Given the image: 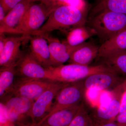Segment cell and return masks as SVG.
<instances>
[{"label":"cell","instance_id":"30bf717a","mask_svg":"<svg viewBox=\"0 0 126 126\" xmlns=\"http://www.w3.org/2000/svg\"><path fill=\"white\" fill-rule=\"evenodd\" d=\"M117 73L102 72L92 75L83 79L86 91L94 89L97 90H115L126 81Z\"/></svg>","mask_w":126,"mask_h":126},{"label":"cell","instance_id":"7402d4cb","mask_svg":"<svg viewBox=\"0 0 126 126\" xmlns=\"http://www.w3.org/2000/svg\"><path fill=\"white\" fill-rule=\"evenodd\" d=\"M94 122L82 103L69 126H93Z\"/></svg>","mask_w":126,"mask_h":126},{"label":"cell","instance_id":"8fae6325","mask_svg":"<svg viewBox=\"0 0 126 126\" xmlns=\"http://www.w3.org/2000/svg\"><path fill=\"white\" fill-rule=\"evenodd\" d=\"M40 36L44 37L48 42L53 67L63 65L68 61L72 53L84 43L76 46H71L66 41L61 43L58 39L50 36L48 33Z\"/></svg>","mask_w":126,"mask_h":126},{"label":"cell","instance_id":"52a82bcc","mask_svg":"<svg viewBox=\"0 0 126 126\" xmlns=\"http://www.w3.org/2000/svg\"><path fill=\"white\" fill-rule=\"evenodd\" d=\"M55 82L46 79L19 77L15 79L10 92L6 96L22 97L34 101Z\"/></svg>","mask_w":126,"mask_h":126},{"label":"cell","instance_id":"ac0fdd59","mask_svg":"<svg viewBox=\"0 0 126 126\" xmlns=\"http://www.w3.org/2000/svg\"><path fill=\"white\" fill-rule=\"evenodd\" d=\"M126 49V30L103 43L99 47L97 58H102Z\"/></svg>","mask_w":126,"mask_h":126},{"label":"cell","instance_id":"9a60e30c","mask_svg":"<svg viewBox=\"0 0 126 126\" xmlns=\"http://www.w3.org/2000/svg\"><path fill=\"white\" fill-rule=\"evenodd\" d=\"M82 104L59 110L34 126H69Z\"/></svg>","mask_w":126,"mask_h":126},{"label":"cell","instance_id":"7c38bea8","mask_svg":"<svg viewBox=\"0 0 126 126\" xmlns=\"http://www.w3.org/2000/svg\"><path fill=\"white\" fill-rule=\"evenodd\" d=\"M31 37V35H22L8 37L4 48L0 53V67L16 65L23 55L20 48L21 44Z\"/></svg>","mask_w":126,"mask_h":126},{"label":"cell","instance_id":"d6986e66","mask_svg":"<svg viewBox=\"0 0 126 126\" xmlns=\"http://www.w3.org/2000/svg\"><path fill=\"white\" fill-rule=\"evenodd\" d=\"M99 59L103 64L107 65L118 74L126 75V49Z\"/></svg>","mask_w":126,"mask_h":126},{"label":"cell","instance_id":"f546056e","mask_svg":"<svg viewBox=\"0 0 126 126\" xmlns=\"http://www.w3.org/2000/svg\"><path fill=\"white\" fill-rule=\"evenodd\" d=\"M5 33L0 34V53L4 49L8 37H6Z\"/></svg>","mask_w":126,"mask_h":126},{"label":"cell","instance_id":"e0dca14e","mask_svg":"<svg viewBox=\"0 0 126 126\" xmlns=\"http://www.w3.org/2000/svg\"><path fill=\"white\" fill-rule=\"evenodd\" d=\"M99 48L93 43L84 42L72 53L68 62L69 64L88 66L97 57Z\"/></svg>","mask_w":126,"mask_h":126},{"label":"cell","instance_id":"277c9868","mask_svg":"<svg viewBox=\"0 0 126 126\" xmlns=\"http://www.w3.org/2000/svg\"><path fill=\"white\" fill-rule=\"evenodd\" d=\"M51 13L43 2L31 3L18 25L8 33L33 35L43 26Z\"/></svg>","mask_w":126,"mask_h":126},{"label":"cell","instance_id":"7a4b0ae2","mask_svg":"<svg viewBox=\"0 0 126 126\" xmlns=\"http://www.w3.org/2000/svg\"><path fill=\"white\" fill-rule=\"evenodd\" d=\"M91 29L103 43L126 30V14L103 11L90 22Z\"/></svg>","mask_w":126,"mask_h":126},{"label":"cell","instance_id":"3957f363","mask_svg":"<svg viewBox=\"0 0 126 126\" xmlns=\"http://www.w3.org/2000/svg\"><path fill=\"white\" fill-rule=\"evenodd\" d=\"M48 68L55 78L56 81L65 83H71L83 80L90 75L100 72L116 73L103 64L94 66L69 64L57 67L52 66Z\"/></svg>","mask_w":126,"mask_h":126},{"label":"cell","instance_id":"ba28073f","mask_svg":"<svg viewBox=\"0 0 126 126\" xmlns=\"http://www.w3.org/2000/svg\"><path fill=\"white\" fill-rule=\"evenodd\" d=\"M68 83L55 82L34 101L30 113L32 126L39 122L48 113L56 94Z\"/></svg>","mask_w":126,"mask_h":126},{"label":"cell","instance_id":"4dcf8cb0","mask_svg":"<svg viewBox=\"0 0 126 126\" xmlns=\"http://www.w3.org/2000/svg\"><path fill=\"white\" fill-rule=\"evenodd\" d=\"M93 126H120L115 121L107 122L97 123L94 122Z\"/></svg>","mask_w":126,"mask_h":126},{"label":"cell","instance_id":"8992f818","mask_svg":"<svg viewBox=\"0 0 126 126\" xmlns=\"http://www.w3.org/2000/svg\"><path fill=\"white\" fill-rule=\"evenodd\" d=\"M86 92L83 79L68 83L59 91L49 112L41 121L59 110L81 104Z\"/></svg>","mask_w":126,"mask_h":126},{"label":"cell","instance_id":"6da1fadb","mask_svg":"<svg viewBox=\"0 0 126 126\" xmlns=\"http://www.w3.org/2000/svg\"><path fill=\"white\" fill-rule=\"evenodd\" d=\"M87 21V13L82 10L69 5L61 6L49 15L47 20L33 35H41L55 30H72L84 26Z\"/></svg>","mask_w":126,"mask_h":126},{"label":"cell","instance_id":"f1b7e54d","mask_svg":"<svg viewBox=\"0 0 126 126\" xmlns=\"http://www.w3.org/2000/svg\"><path fill=\"white\" fill-rule=\"evenodd\" d=\"M126 110V88L122 95L121 99L120 112H121Z\"/></svg>","mask_w":126,"mask_h":126},{"label":"cell","instance_id":"4fadbf2b","mask_svg":"<svg viewBox=\"0 0 126 126\" xmlns=\"http://www.w3.org/2000/svg\"><path fill=\"white\" fill-rule=\"evenodd\" d=\"M124 90L115 92V97L105 107H99L90 115L94 122L97 123L115 121L120 112L121 99Z\"/></svg>","mask_w":126,"mask_h":126},{"label":"cell","instance_id":"44dd1931","mask_svg":"<svg viewBox=\"0 0 126 126\" xmlns=\"http://www.w3.org/2000/svg\"><path fill=\"white\" fill-rule=\"evenodd\" d=\"M93 34L92 29L89 30L84 26L75 27L68 32L65 41L71 46H76L84 43Z\"/></svg>","mask_w":126,"mask_h":126},{"label":"cell","instance_id":"603a6c76","mask_svg":"<svg viewBox=\"0 0 126 126\" xmlns=\"http://www.w3.org/2000/svg\"><path fill=\"white\" fill-rule=\"evenodd\" d=\"M102 10L126 14V0H102Z\"/></svg>","mask_w":126,"mask_h":126},{"label":"cell","instance_id":"5b68a950","mask_svg":"<svg viewBox=\"0 0 126 126\" xmlns=\"http://www.w3.org/2000/svg\"><path fill=\"white\" fill-rule=\"evenodd\" d=\"M7 117L16 126H32L30 113L34 101L9 95L1 99Z\"/></svg>","mask_w":126,"mask_h":126},{"label":"cell","instance_id":"5bb4252c","mask_svg":"<svg viewBox=\"0 0 126 126\" xmlns=\"http://www.w3.org/2000/svg\"><path fill=\"white\" fill-rule=\"evenodd\" d=\"M30 38V53L38 62L45 68L52 67L50 53L47 40L40 35Z\"/></svg>","mask_w":126,"mask_h":126},{"label":"cell","instance_id":"9c48e42d","mask_svg":"<svg viewBox=\"0 0 126 126\" xmlns=\"http://www.w3.org/2000/svg\"><path fill=\"white\" fill-rule=\"evenodd\" d=\"M16 75L20 78L40 79L57 82L48 68L41 65L31 53L21 56L16 66Z\"/></svg>","mask_w":126,"mask_h":126},{"label":"cell","instance_id":"4316f807","mask_svg":"<svg viewBox=\"0 0 126 126\" xmlns=\"http://www.w3.org/2000/svg\"><path fill=\"white\" fill-rule=\"evenodd\" d=\"M65 5L70 6L80 10H84L83 0H69Z\"/></svg>","mask_w":126,"mask_h":126},{"label":"cell","instance_id":"ffe728a7","mask_svg":"<svg viewBox=\"0 0 126 126\" xmlns=\"http://www.w3.org/2000/svg\"><path fill=\"white\" fill-rule=\"evenodd\" d=\"M16 65L0 67V97L2 99L9 94L14 84L16 73Z\"/></svg>","mask_w":126,"mask_h":126},{"label":"cell","instance_id":"484cf974","mask_svg":"<svg viewBox=\"0 0 126 126\" xmlns=\"http://www.w3.org/2000/svg\"><path fill=\"white\" fill-rule=\"evenodd\" d=\"M22 0H0V5L2 6L7 14Z\"/></svg>","mask_w":126,"mask_h":126},{"label":"cell","instance_id":"cb8c5ba5","mask_svg":"<svg viewBox=\"0 0 126 126\" xmlns=\"http://www.w3.org/2000/svg\"><path fill=\"white\" fill-rule=\"evenodd\" d=\"M69 0H47L42 1L46 7L52 12L56 8L61 6L64 5Z\"/></svg>","mask_w":126,"mask_h":126},{"label":"cell","instance_id":"d6a6232c","mask_svg":"<svg viewBox=\"0 0 126 126\" xmlns=\"http://www.w3.org/2000/svg\"><path fill=\"white\" fill-rule=\"evenodd\" d=\"M46 0H29V1L31 3H33V2L37 1H41L42 2V1H44Z\"/></svg>","mask_w":126,"mask_h":126},{"label":"cell","instance_id":"1f68e13d","mask_svg":"<svg viewBox=\"0 0 126 126\" xmlns=\"http://www.w3.org/2000/svg\"><path fill=\"white\" fill-rule=\"evenodd\" d=\"M6 12L1 5H0V24L2 23L5 17Z\"/></svg>","mask_w":126,"mask_h":126},{"label":"cell","instance_id":"83f0119b","mask_svg":"<svg viewBox=\"0 0 126 126\" xmlns=\"http://www.w3.org/2000/svg\"><path fill=\"white\" fill-rule=\"evenodd\" d=\"M120 126H126V110L119 113L115 120Z\"/></svg>","mask_w":126,"mask_h":126},{"label":"cell","instance_id":"2e32d148","mask_svg":"<svg viewBox=\"0 0 126 126\" xmlns=\"http://www.w3.org/2000/svg\"><path fill=\"white\" fill-rule=\"evenodd\" d=\"M31 3L29 0H23L7 13L0 24V33H9L20 23Z\"/></svg>","mask_w":126,"mask_h":126},{"label":"cell","instance_id":"d4e9b609","mask_svg":"<svg viewBox=\"0 0 126 126\" xmlns=\"http://www.w3.org/2000/svg\"><path fill=\"white\" fill-rule=\"evenodd\" d=\"M0 126H16L7 117L4 104L1 102L0 103Z\"/></svg>","mask_w":126,"mask_h":126}]
</instances>
